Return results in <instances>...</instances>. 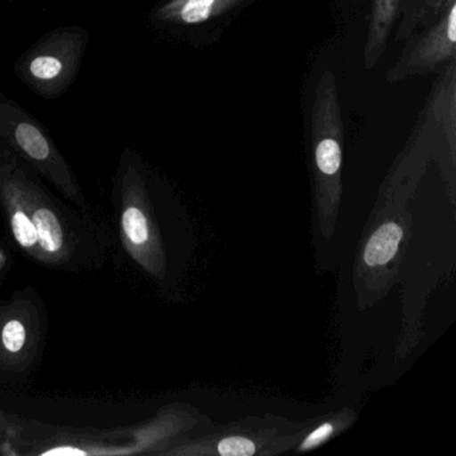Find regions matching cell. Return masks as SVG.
<instances>
[{
	"label": "cell",
	"mask_w": 456,
	"mask_h": 456,
	"mask_svg": "<svg viewBox=\"0 0 456 456\" xmlns=\"http://www.w3.org/2000/svg\"><path fill=\"white\" fill-rule=\"evenodd\" d=\"M28 341V328L20 319H10L0 328V344L7 354H20Z\"/></svg>",
	"instance_id": "7c38bea8"
},
{
	"label": "cell",
	"mask_w": 456,
	"mask_h": 456,
	"mask_svg": "<svg viewBox=\"0 0 456 456\" xmlns=\"http://www.w3.org/2000/svg\"><path fill=\"white\" fill-rule=\"evenodd\" d=\"M2 264H4V258H2V255H0V268H2Z\"/></svg>",
	"instance_id": "9a60e30c"
},
{
	"label": "cell",
	"mask_w": 456,
	"mask_h": 456,
	"mask_svg": "<svg viewBox=\"0 0 456 456\" xmlns=\"http://www.w3.org/2000/svg\"><path fill=\"white\" fill-rule=\"evenodd\" d=\"M312 154L320 228L327 239L335 232L340 208L344 125L335 74L325 70L316 87L311 114Z\"/></svg>",
	"instance_id": "6da1fadb"
},
{
	"label": "cell",
	"mask_w": 456,
	"mask_h": 456,
	"mask_svg": "<svg viewBox=\"0 0 456 456\" xmlns=\"http://www.w3.org/2000/svg\"><path fill=\"white\" fill-rule=\"evenodd\" d=\"M264 437L252 436L248 432H234L228 436L216 440L213 445H202L205 451L201 453H217L223 456H250L260 453V448L265 445Z\"/></svg>",
	"instance_id": "9c48e42d"
},
{
	"label": "cell",
	"mask_w": 456,
	"mask_h": 456,
	"mask_svg": "<svg viewBox=\"0 0 456 456\" xmlns=\"http://www.w3.org/2000/svg\"><path fill=\"white\" fill-rule=\"evenodd\" d=\"M85 451L77 450V448H57L44 452V455H84Z\"/></svg>",
	"instance_id": "4fadbf2b"
},
{
	"label": "cell",
	"mask_w": 456,
	"mask_h": 456,
	"mask_svg": "<svg viewBox=\"0 0 456 456\" xmlns=\"http://www.w3.org/2000/svg\"><path fill=\"white\" fill-rule=\"evenodd\" d=\"M0 140L66 196L85 204L76 175L49 130L4 93H0Z\"/></svg>",
	"instance_id": "3957f363"
},
{
	"label": "cell",
	"mask_w": 456,
	"mask_h": 456,
	"mask_svg": "<svg viewBox=\"0 0 456 456\" xmlns=\"http://www.w3.org/2000/svg\"><path fill=\"white\" fill-rule=\"evenodd\" d=\"M122 232L125 239L132 245L135 252H151L159 261V244L154 242L153 226L142 208L135 202H130L129 207L125 208L121 218Z\"/></svg>",
	"instance_id": "ba28073f"
},
{
	"label": "cell",
	"mask_w": 456,
	"mask_h": 456,
	"mask_svg": "<svg viewBox=\"0 0 456 456\" xmlns=\"http://www.w3.org/2000/svg\"><path fill=\"white\" fill-rule=\"evenodd\" d=\"M354 413L352 411H344L340 415L332 416L328 420L322 421L314 431L306 435L305 439L298 445L297 451L304 452V451H311L314 448L320 447L328 440L332 439L336 434L346 428L349 423L354 420Z\"/></svg>",
	"instance_id": "30bf717a"
},
{
	"label": "cell",
	"mask_w": 456,
	"mask_h": 456,
	"mask_svg": "<svg viewBox=\"0 0 456 456\" xmlns=\"http://www.w3.org/2000/svg\"><path fill=\"white\" fill-rule=\"evenodd\" d=\"M404 0H373L364 50V68H375L383 57L392 28Z\"/></svg>",
	"instance_id": "52a82bcc"
},
{
	"label": "cell",
	"mask_w": 456,
	"mask_h": 456,
	"mask_svg": "<svg viewBox=\"0 0 456 456\" xmlns=\"http://www.w3.org/2000/svg\"><path fill=\"white\" fill-rule=\"evenodd\" d=\"M9 2H12V0H0V4H9Z\"/></svg>",
	"instance_id": "5bb4252c"
},
{
	"label": "cell",
	"mask_w": 456,
	"mask_h": 456,
	"mask_svg": "<svg viewBox=\"0 0 456 456\" xmlns=\"http://www.w3.org/2000/svg\"><path fill=\"white\" fill-rule=\"evenodd\" d=\"M89 44V31L82 26H58L20 55L15 77L38 97L58 100L78 78Z\"/></svg>",
	"instance_id": "7a4b0ae2"
},
{
	"label": "cell",
	"mask_w": 456,
	"mask_h": 456,
	"mask_svg": "<svg viewBox=\"0 0 456 456\" xmlns=\"http://www.w3.org/2000/svg\"><path fill=\"white\" fill-rule=\"evenodd\" d=\"M407 232L408 223L402 215L379 224L362 247L360 274L381 280L384 274L392 273V265L400 255Z\"/></svg>",
	"instance_id": "5b68a950"
},
{
	"label": "cell",
	"mask_w": 456,
	"mask_h": 456,
	"mask_svg": "<svg viewBox=\"0 0 456 456\" xmlns=\"http://www.w3.org/2000/svg\"><path fill=\"white\" fill-rule=\"evenodd\" d=\"M244 0H165L151 12V23L159 26L202 25Z\"/></svg>",
	"instance_id": "8992f818"
},
{
	"label": "cell",
	"mask_w": 456,
	"mask_h": 456,
	"mask_svg": "<svg viewBox=\"0 0 456 456\" xmlns=\"http://www.w3.org/2000/svg\"><path fill=\"white\" fill-rule=\"evenodd\" d=\"M456 4H451L440 20L416 42L415 46L402 55L387 73L388 84L404 81L411 77L431 73L435 69L455 60Z\"/></svg>",
	"instance_id": "277c9868"
},
{
	"label": "cell",
	"mask_w": 456,
	"mask_h": 456,
	"mask_svg": "<svg viewBox=\"0 0 456 456\" xmlns=\"http://www.w3.org/2000/svg\"><path fill=\"white\" fill-rule=\"evenodd\" d=\"M453 4H456V0H421V4L411 12L410 23L404 25V28H400L397 31V39L404 38L421 20L437 17L440 12H444Z\"/></svg>",
	"instance_id": "8fae6325"
}]
</instances>
